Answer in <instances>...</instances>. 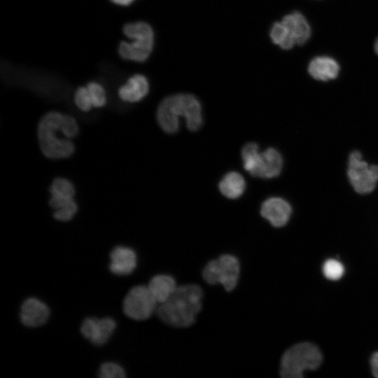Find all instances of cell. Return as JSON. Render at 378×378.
Returning <instances> with one entry per match:
<instances>
[{"mask_svg": "<svg viewBox=\"0 0 378 378\" xmlns=\"http://www.w3.org/2000/svg\"><path fill=\"white\" fill-rule=\"evenodd\" d=\"M284 159L279 150L268 148L260 153L255 176L263 178L277 177L281 172Z\"/></svg>", "mask_w": 378, "mask_h": 378, "instance_id": "cell-13", "label": "cell"}, {"mask_svg": "<svg viewBox=\"0 0 378 378\" xmlns=\"http://www.w3.org/2000/svg\"><path fill=\"white\" fill-rule=\"evenodd\" d=\"M293 212L290 204L280 197H272L263 202L260 207L261 216L275 227L285 226Z\"/></svg>", "mask_w": 378, "mask_h": 378, "instance_id": "cell-10", "label": "cell"}, {"mask_svg": "<svg viewBox=\"0 0 378 378\" xmlns=\"http://www.w3.org/2000/svg\"><path fill=\"white\" fill-rule=\"evenodd\" d=\"M49 316L50 309L47 304L36 298L26 299L21 305L20 318L27 327L41 326L48 321Z\"/></svg>", "mask_w": 378, "mask_h": 378, "instance_id": "cell-11", "label": "cell"}, {"mask_svg": "<svg viewBox=\"0 0 378 378\" xmlns=\"http://www.w3.org/2000/svg\"><path fill=\"white\" fill-rule=\"evenodd\" d=\"M344 272L342 264L335 259L326 260L323 266L324 276L330 280H337L340 279Z\"/></svg>", "mask_w": 378, "mask_h": 378, "instance_id": "cell-23", "label": "cell"}, {"mask_svg": "<svg viewBox=\"0 0 378 378\" xmlns=\"http://www.w3.org/2000/svg\"><path fill=\"white\" fill-rule=\"evenodd\" d=\"M63 114L51 111L41 119L38 126V139L43 155L50 159L68 158L74 151V144L69 139L60 138Z\"/></svg>", "mask_w": 378, "mask_h": 378, "instance_id": "cell-3", "label": "cell"}, {"mask_svg": "<svg viewBox=\"0 0 378 378\" xmlns=\"http://www.w3.org/2000/svg\"><path fill=\"white\" fill-rule=\"evenodd\" d=\"M51 196L73 199L75 190L72 183L64 178H56L50 187Z\"/></svg>", "mask_w": 378, "mask_h": 378, "instance_id": "cell-21", "label": "cell"}, {"mask_svg": "<svg viewBox=\"0 0 378 378\" xmlns=\"http://www.w3.org/2000/svg\"><path fill=\"white\" fill-rule=\"evenodd\" d=\"M61 130L64 137L74 138L78 133V126L76 119L70 115L63 114Z\"/></svg>", "mask_w": 378, "mask_h": 378, "instance_id": "cell-26", "label": "cell"}, {"mask_svg": "<svg viewBox=\"0 0 378 378\" xmlns=\"http://www.w3.org/2000/svg\"><path fill=\"white\" fill-rule=\"evenodd\" d=\"M92 106L102 107L106 103V95L104 88L99 83L90 82L87 85Z\"/></svg>", "mask_w": 378, "mask_h": 378, "instance_id": "cell-22", "label": "cell"}, {"mask_svg": "<svg viewBox=\"0 0 378 378\" xmlns=\"http://www.w3.org/2000/svg\"><path fill=\"white\" fill-rule=\"evenodd\" d=\"M308 72L315 80L326 82L337 77L340 66L330 57L318 56L313 58L309 62Z\"/></svg>", "mask_w": 378, "mask_h": 378, "instance_id": "cell-14", "label": "cell"}, {"mask_svg": "<svg viewBox=\"0 0 378 378\" xmlns=\"http://www.w3.org/2000/svg\"><path fill=\"white\" fill-rule=\"evenodd\" d=\"M239 273L238 259L232 255L223 254L207 262L202 270V277L207 284H220L230 292L237 286Z\"/></svg>", "mask_w": 378, "mask_h": 378, "instance_id": "cell-7", "label": "cell"}, {"mask_svg": "<svg viewBox=\"0 0 378 378\" xmlns=\"http://www.w3.org/2000/svg\"><path fill=\"white\" fill-rule=\"evenodd\" d=\"M281 22L288 30L296 45H303L310 38V26L300 13L295 11L288 14L282 18Z\"/></svg>", "mask_w": 378, "mask_h": 378, "instance_id": "cell-16", "label": "cell"}, {"mask_svg": "<svg viewBox=\"0 0 378 378\" xmlns=\"http://www.w3.org/2000/svg\"><path fill=\"white\" fill-rule=\"evenodd\" d=\"M372 372L374 377L378 378V351L373 354L370 359Z\"/></svg>", "mask_w": 378, "mask_h": 378, "instance_id": "cell-28", "label": "cell"}, {"mask_svg": "<svg viewBox=\"0 0 378 378\" xmlns=\"http://www.w3.org/2000/svg\"><path fill=\"white\" fill-rule=\"evenodd\" d=\"M147 286L158 304L168 300L178 286L174 278L168 274L153 276Z\"/></svg>", "mask_w": 378, "mask_h": 378, "instance_id": "cell-17", "label": "cell"}, {"mask_svg": "<svg viewBox=\"0 0 378 378\" xmlns=\"http://www.w3.org/2000/svg\"><path fill=\"white\" fill-rule=\"evenodd\" d=\"M346 176L355 193L368 195L378 186V164L368 162L360 150H352L346 159Z\"/></svg>", "mask_w": 378, "mask_h": 378, "instance_id": "cell-6", "label": "cell"}, {"mask_svg": "<svg viewBox=\"0 0 378 378\" xmlns=\"http://www.w3.org/2000/svg\"><path fill=\"white\" fill-rule=\"evenodd\" d=\"M74 102L76 106L83 111H88L91 109L93 106L87 86L80 87L76 90Z\"/></svg>", "mask_w": 378, "mask_h": 378, "instance_id": "cell-25", "label": "cell"}, {"mask_svg": "<svg viewBox=\"0 0 378 378\" xmlns=\"http://www.w3.org/2000/svg\"><path fill=\"white\" fill-rule=\"evenodd\" d=\"M158 303L148 286L132 287L126 294L122 304L124 314L136 321H144L156 311Z\"/></svg>", "mask_w": 378, "mask_h": 378, "instance_id": "cell-8", "label": "cell"}, {"mask_svg": "<svg viewBox=\"0 0 378 378\" xmlns=\"http://www.w3.org/2000/svg\"><path fill=\"white\" fill-rule=\"evenodd\" d=\"M374 50L376 53L378 55V38H377L375 43H374Z\"/></svg>", "mask_w": 378, "mask_h": 378, "instance_id": "cell-30", "label": "cell"}, {"mask_svg": "<svg viewBox=\"0 0 378 378\" xmlns=\"http://www.w3.org/2000/svg\"><path fill=\"white\" fill-rule=\"evenodd\" d=\"M99 377L102 378H124L125 373L122 367L118 363L106 362L100 366Z\"/></svg>", "mask_w": 378, "mask_h": 378, "instance_id": "cell-24", "label": "cell"}, {"mask_svg": "<svg viewBox=\"0 0 378 378\" xmlns=\"http://www.w3.org/2000/svg\"><path fill=\"white\" fill-rule=\"evenodd\" d=\"M246 189V182L243 176L236 172H230L225 174L219 183L220 192L227 198L237 199Z\"/></svg>", "mask_w": 378, "mask_h": 378, "instance_id": "cell-18", "label": "cell"}, {"mask_svg": "<svg viewBox=\"0 0 378 378\" xmlns=\"http://www.w3.org/2000/svg\"><path fill=\"white\" fill-rule=\"evenodd\" d=\"M270 35L272 42L284 50H290L296 45L281 21L276 22L272 25Z\"/></svg>", "mask_w": 378, "mask_h": 378, "instance_id": "cell-19", "label": "cell"}, {"mask_svg": "<svg viewBox=\"0 0 378 378\" xmlns=\"http://www.w3.org/2000/svg\"><path fill=\"white\" fill-rule=\"evenodd\" d=\"M203 291L195 284L177 286L173 294L158 305V317L166 324L175 328L192 325L202 309Z\"/></svg>", "mask_w": 378, "mask_h": 378, "instance_id": "cell-1", "label": "cell"}, {"mask_svg": "<svg viewBox=\"0 0 378 378\" xmlns=\"http://www.w3.org/2000/svg\"><path fill=\"white\" fill-rule=\"evenodd\" d=\"M136 266V255L129 247L118 246L110 253V271L118 276L130 274Z\"/></svg>", "mask_w": 378, "mask_h": 378, "instance_id": "cell-12", "label": "cell"}, {"mask_svg": "<svg viewBox=\"0 0 378 378\" xmlns=\"http://www.w3.org/2000/svg\"><path fill=\"white\" fill-rule=\"evenodd\" d=\"M149 90L147 78L141 74L131 76L118 90L119 97L127 102H137L146 97Z\"/></svg>", "mask_w": 378, "mask_h": 378, "instance_id": "cell-15", "label": "cell"}, {"mask_svg": "<svg viewBox=\"0 0 378 378\" xmlns=\"http://www.w3.org/2000/svg\"><path fill=\"white\" fill-rule=\"evenodd\" d=\"M78 210V206L74 200H72L64 206L55 210L53 217L59 221H69L74 216Z\"/></svg>", "mask_w": 378, "mask_h": 378, "instance_id": "cell-27", "label": "cell"}, {"mask_svg": "<svg viewBox=\"0 0 378 378\" xmlns=\"http://www.w3.org/2000/svg\"><path fill=\"white\" fill-rule=\"evenodd\" d=\"M124 34L130 41H121L118 52L125 59L142 62L150 56L154 43L152 27L143 21L129 22L123 27Z\"/></svg>", "mask_w": 378, "mask_h": 378, "instance_id": "cell-4", "label": "cell"}, {"mask_svg": "<svg viewBox=\"0 0 378 378\" xmlns=\"http://www.w3.org/2000/svg\"><path fill=\"white\" fill-rule=\"evenodd\" d=\"M183 117L189 130L197 131L202 125V107L199 100L190 94H176L164 98L157 111V120L167 133L173 134L179 129V118Z\"/></svg>", "mask_w": 378, "mask_h": 378, "instance_id": "cell-2", "label": "cell"}, {"mask_svg": "<svg viewBox=\"0 0 378 378\" xmlns=\"http://www.w3.org/2000/svg\"><path fill=\"white\" fill-rule=\"evenodd\" d=\"M116 328L115 321L110 317L86 318L80 326L83 336L97 346L104 344Z\"/></svg>", "mask_w": 378, "mask_h": 378, "instance_id": "cell-9", "label": "cell"}, {"mask_svg": "<svg viewBox=\"0 0 378 378\" xmlns=\"http://www.w3.org/2000/svg\"><path fill=\"white\" fill-rule=\"evenodd\" d=\"M260 152L257 144H246L241 150V158L244 169L251 175L255 176Z\"/></svg>", "mask_w": 378, "mask_h": 378, "instance_id": "cell-20", "label": "cell"}, {"mask_svg": "<svg viewBox=\"0 0 378 378\" xmlns=\"http://www.w3.org/2000/svg\"><path fill=\"white\" fill-rule=\"evenodd\" d=\"M113 3L120 6H128L131 4L134 0H110Z\"/></svg>", "mask_w": 378, "mask_h": 378, "instance_id": "cell-29", "label": "cell"}, {"mask_svg": "<svg viewBox=\"0 0 378 378\" xmlns=\"http://www.w3.org/2000/svg\"><path fill=\"white\" fill-rule=\"evenodd\" d=\"M322 362L318 348L309 342L296 344L283 354L280 363V374L284 378H301L306 370H315Z\"/></svg>", "mask_w": 378, "mask_h": 378, "instance_id": "cell-5", "label": "cell"}]
</instances>
